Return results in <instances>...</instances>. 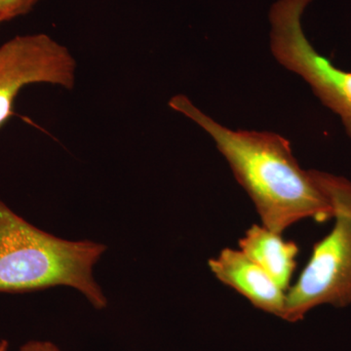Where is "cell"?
I'll return each mask as SVG.
<instances>
[{"instance_id":"obj_1","label":"cell","mask_w":351,"mask_h":351,"mask_svg":"<svg viewBox=\"0 0 351 351\" xmlns=\"http://www.w3.org/2000/svg\"><path fill=\"white\" fill-rule=\"evenodd\" d=\"M169 106L211 136L263 226L283 234L304 219L324 223L332 219L329 200L309 170L300 166L287 138L270 132L232 130L201 112L184 95L173 97Z\"/></svg>"},{"instance_id":"obj_2","label":"cell","mask_w":351,"mask_h":351,"mask_svg":"<svg viewBox=\"0 0 351 351\" xmlns=\"http://www.w3.org/2000/svg\"><path fill=\"white\" fill-rule=\"evenodd\" d=\"M106 251L105 244L71 241L44 232L0 199V293L66 286L101 311L108 302L95 279L94 267Z\"/></svg>"},{"instance_id":"obj_3","label":"cell","mask_w":351,"mask_h":351,"mask_svg":"<svg viewBox=\"0 0 351 351\" xmlns=\"http://www.w3.org/2000/svg\"><path fill=\"white\" fill-rule=\"evenodd\" d=\"M332 209L331 232L314 244L297 282L286 293L283 320L299 322L316 307L351 306V181L309 170Z\"/></svg>"},{"instance_id":"obj_4","label":"cell","mask_w":351,"mask_h":351,"mask_svg":"<svg viewBox=\"0 0 351 351\" xmlns=\"http://www.w3.org/2000/svg\"><path fill=\"white\" fill-rule=\"evenodd\" d=\"M313 0H276L269 9L270 49L279 64L301 76L325 107L338 115L351 138V71L323 56L302 27Z\"/></svg>"},{"instance_id":"obj_5","label":"cell","mask_w":351,"mask_h":351,"mask_svg":"<svg viewBox=\"0 0 351 351\" xmlns=\"http://www.w3.org/2000/svg\"><path fill=\"white\" fill-rule=\"evenodd\" d=\"M75 69L73 55L47 34L18 36L0 46V129L12 117L23 88L49 83L71 89Z\"/></svg>"},{"instance_id":"obj_6","label":"cell","mask_w":351,"mask_h":351,"mask_svg":"<svg viewBox=\"0 0 351 351\" xmlns=\"http://www.w3.org/2000/svg\"><path fill=\"white\" fill-rule=\"evenodd\" d=\"M208 267L219 282L243 295L252 306L283 320L287 292L240 249L226 247L209 258Z\"/></svg>"},{"instance_id":"obj_7","label":"cell","mask_w":351,"mask_h":351,"mask_svg":"<svg viewBox=\"0 0 351 351\" xmlns=\"http://www.w3.org/2000/svg\"><path fill=\"white\" fill-rule=\"evenodd\" d=\"M239 249L257 263L281 289L287 292L297 267L300 248L263 225H253L239 240Z\"/></svg>"},{"instance_id":"obj_8","label":"cell","mask_w":351,"mask_h":351,"mask_svg":"<svg viewBox=\"0 0 351 351\" xmlns=\"http://www.w3.org/2000/svg\"><path fill=\"white\" fill-rule=\"evenodd\" d=\"M39 0H0V23L24 16Z\"/></svg>"},{"instance_id":"obj_9","label":"cell","mask_w":351,"mask_h":351,"mask_svg":"<svg viewBox=\"0 0 351 351\" xmlns=\"http://www.w3.org/2000/svg\"><path fill=\"white\" fill-rule=\"evenodd\" d=\"M18 351H61L55 343L48 341H29Z\"/></svg>"},{"instance_id":"obj_10","label":"cell","mask_w":351,"mask_h":351,"mask_svg":"<svg viewBox=\"0 0 351 351\" xmlns=\"http://www.w3.org/2000/svg\"><path fill=\"white\" fill-rule=\"evenodd\" d=\"M9 341L7 339H1L0 341V351H8Z\"/></svg>"}]
</instances>
